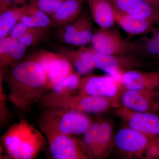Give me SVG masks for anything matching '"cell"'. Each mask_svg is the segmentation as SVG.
Returning <instances> with one entry per match:
<instances>
[{
    "label": "cell",
    "mask_w": 159,
    "mask_h": 159,
    "mask_svg": "<svg viewBox=\"0 0 159 159\" xmlns=\"http://www.w3.org/2000/svg\"><path fill=\"white\" fill-rule=\"evenodd\" d=\"M26 47L19 41L6 36L0 39V70L5 73L24 57Z\"/></svg>",
    "instance_id": "9a60e30c"
},
{
    "label": "cell",
    "mask_w": 159,
    "mask_h": 159,
    "mask_svg": "<svg viewBox=\"0 0 159 159\" xmlns=\"http://www.w3.org/2000/svg\"><path fill=\"white\" fill-rule=\"evenodd\" d=\"M94 58L96 68L112 77L122 75L127 71L141 68L146 65L144 57L139 54L107 55L94 50Z\"/></svg>",
    "instance_id": "52a82bcc"
},
{
    "label": "cell",
    "mask_w": 159,
    "mask_h": 159,
    "mask_svg": "<svg viewBox=\"0 0 159 159\" xmlns=\"http://www.w3.org/2000/svg\"><path fill=\"white\" fill-rule=\"evenodd\" d=\"M42 132L47 138L52 158L90 159L81 141L69 135L49 131Z\"/></svg>",
    "instance_id": "ba28073f"
},
{
    "label": "cell",
    "mask_w": 159,
    "mask_h": 159,
    "mask_svg": "<svg viewBox=\"0 0 159 159\" xmlns=\"http://www.w3.org/2000/svg\"><path fill=\"white\" fill-rule=\"evenodd\" d=\"M57 52L64 56L73 65L76 72L80 75L88 74L96 68L94 61V50L82 46L74 50L61 48L57 49Z\"/></svg>",
    "instance_id": "5bb4252c"
},
{
    "label": "cell",
    "mask_w": 159,
    "mask_h": 159,
    "mask_svg": "<svg viewBox=\"0 0 159 159\" xmlns=\"http://www.w3.org/2000/svg\"><path fill=\"white\" fill-rule=\"evenodd\" d=\"M91 16L101 29H110L116 22L114 6L110 0H86Z\"/></svg>",
    "instance_id": "e0dca14e"
},
{
    "label": "cell",
    "mask_w": 159,
    "mask_h": 159,
    "mask_svg": "<svg viewBox=\"0 0 159 159\" xmlns=\"http://www.w3.org/2000/svg\"><path fill=\"white\" fill-rule=\"evenodd\" d=\"M112 126L108 122H100L93 158H102L108 155L114 142Z\"/></svg>",
    "instance_id": "ffe728a7"
},
{
    "label": "cell",
    "mask_w": 159,
    "mask_h": 159,
    "mask_svg": "<svg viewBox=\"0 0 159 159\" xmlns=\"http://www.w3.org/2000/svg\"><path fill=\"white\" fill-rule=\"evenodd\" d=\"M8 157L14 159H33L46 148L42 133L25 119L13 124L2 137Z\"/></svg>",
    "instance_id": "7a4b0ae2"
},
{
    "label": "cell",
    "mask_w": 159,
    "mask_h": 159,
    "mask_svg": "<svg viewBox=\"0 0 159 159\" xmlns=\"http://www.w3.org/2000/svg\"><path fill=\"white\" fill-rule=\"evenodd\" d=\"M124 89L122 82L110 76L89 75L80 80L78 93L118 99Z\"/></svg>",
    "instance_id": "9c48e42d"
},
{
    "label": "cell",
    "mask_w": 159,
    "mask_h": 159,
    "mask_svg": "<svg viewBox=\"0 0 159 159\" xmlns=\"http://www.w3.org/2000/svg\"><path fill=\"white\" fill-rule=\"evenodd\" d=\"M26 59L35 61L43 69L47 78L48 90L74 72L72 63L58 52L41 49L33 52Z\"/></svg>",
    "instance_id": "8992f818"
},
{
    "label": "cell",
    "mask_w": 159,
    "mask_h": 159,
    "mask_svg": "<svg viewBox=\"0 0 159 159\" xmlns=\"http://www.w3.org/2000/svg\"><path fill=\"white\" fill-rule=\"evenodd\" d=\"M153 142L159 141L129 127L119 129L114 138L118 149L129 157H142L148 145Z\"/></svg>",
    "instance_id": "8fae6325"
},
{
    "label": "cell",
    "mask_w": 159,
    "mask_h": 159,
    "mask_svg": "<svg viewBox=\"0 0 159 159\" xmlns=\"http://www.w3.org/2000/svg\"><path fill=\"white\" fill-rule=\"evenodd\" d=\"M152 37L144 44L142 56L159 59V29L154 31Z\"/></svg>",
    "instance_id": "83f0119b"
},
{
    "label": "cell",
    "mask_w": 159,
    "mask_h": 159,
    "mask_svg": "<svg viewBox=\"0 0 159 159\" xmlns=\"http://www.w3.org/2000/svg\"><path fill=\"white\" fill-rule=\"evenodd\" d=\"M48 29L31 27L29 31L17 40L27 47L37 45L47 38Z\"/></svg>",
    "instance_id": "d4e9b609"
},
{
    "label": "cell",
    "mask_w": 159,
    "mask_h": 159,
    "mask_svg": "<svg viewBox=\"0 0 159 159\" xmlns=\"http://www.w3.org/2000/svg\"><path fill=\"white\" fill-rule=\"evenodd\" d=\"M80 76L81 75L77 72H74L61 81L54 84L48 91L44 97H63L74 94L75 91L78 89L81 80Z\"/></svg>",
    "instance_id": "603a6c76"
},
{
    "label": "cell",
    "mask_w": 159,
    "mask_h": 159,
    "mask_svg": "<svg viewBox=\"0 0 159 159\" xmlns=\"http://www.w3.org/2000/svg\"><path fill=\"white\" fill-rule=\"evenodd\" d=\"M85 15H80L73 22L60 28L56 35L58 40L64 43L72 45L82 25Z\"/></svg>",
    "instance_id": "cb8c5ba5"
},
{
    "label": "cell",
    "mask_w": 159,
    "mask_h": 159,
    "mask_svg": "<svg viewBox=\"0 0 159 159\" xmlns=\"http://www.w3.org/2000/svg\"><path fill=\"white\" fill-rule=\"evenodd\" d=\"M31 28L20 21L11 29L8 36L18 40L23 34L29 31Z\"/></svg>",
    "instance_id": "f546056e"
},
{
    "label": "cell",
    "mask_w": 159,
    "mask_h": 159,
    "mask_svg": "<svg viewBox=\"0 0 159 159\" xmlns=\"http://www.w3.org/2000/svg\"><path fill=\"white\" fill-rule=\"evenodd\" d=\"M99 125L100 122H93L83 134L81 142L90 158H93V154Z\"/></svg>",
    "instance_id": "4316f807"
},
{
    "label": "cell",
    "mask_w": 159,
    "mask_h": 159,
    "mask_svg": "<svg viewBox=\"0 0 159 159\" xmlns=\"http://www.w3.org/2000/svg\"><path fill=\"white\" fill-rule=\"evenodd\" d=\"M121 81L127 89L155 90L159 86V70L145 72L131 70L122 74Z\"/></svg>",
    "instance_id": "2e32d148"
},
{
    "label": "cell",
    "mask_w": 159,
    "mask_h": 159,
    "mask_svg": "<svg viewBox=\"0 0 159 159\" xmlns=\"http://www.w3.org/2000/svg\"><path fill=\"white\" fill-rule=\"evenodd\" d=\"M66 1V0H37L36 3L39 8L51 17Z\"/></svg>",
    "instance_id": "f1b7e54d"
},
{
    "label": "cell",
    "mask_w": 159,
    "mask_h": 159,
    "mask_svg": "<svg viewBox=\"0 0 159 159\" xmlns=\"http://www.w3.org/2000/svg\"><path fill=\"white\" fill-rule=\"evenodd\" d=\"M93 48L107 55L143 54L144 44L124 39L119 29L111 30L100 28L93 34L91 40Z\"/></svg>",
    "instance_id": "5b68a950"
},
{
    "label": "cell",
    "mask_w": 159,
    "mask_h": 159,
    "mask_svg": "<svg viewBox=\"0 0 159 159\" xmlns=\"http://www.w3.org/2000/svg\"><path fill=\"white\" fill-rule=\"evenodd\" d=\"M116 113L129 128L159 141V116L157 114L135 111L124 107L117 109Z\"/></svg>",
    "instance_id": "30bf717a"
},
{
    "label": "cell",
    "mask_w": 159,
    "mask_h": 159,
    "mask_svg": "<svg viewBox=\"0 0 159 159\" xmlns=\"http://www.w3.org/2000/svg\"><path fill=\"white\" fill-rule=\"evenodd\" d=\"M158 95L155 90L125 89L120 97L124 107L135 111L154 112Z\"/></svg>",
    "instance_id": "7c38bea8"
},
{
    "label": "cell",
    "mask_w": 159,
    "mask_h": 159,
    "mask_svg": "<svg viewBox=\"0 0 159 159\" xmlns=\"http://www.w3.org/2000/svg\"><path fill=\"white\" fill-rule=\"evenodd\" d=\"M159 9V0H142Z\"/></svg>",
    "instance_id": "d6a6232c"
},
{
    "label": "cell",
    "mask_w": 159,
    "mask_h": 159,
    "mask_svg": "<svg viewBox=\"0 0 159 159\" xmlns=\"http://www.w3.org/2000/svg\"><path fill=\"white\" fill-rule=\"evenodd\" d=\"M114 7L135 18L159 25V9L142 0H110Z\"/></svg>",
    "instance_id": "4fadbf2b"
},
{
    "label": "cell",
    "mask_w": 159,
    "mask_h": 159,
    "mask_svg": "<svg viewBox=\"0 0 159 159\" xmlns=\"http://www.w3.org/2000/svg\"><path fill=\"white\" fill-rule=\"evenodd\" d=\"M145 157L153 159L159 157V142H153L150 143L145 152Z\"/></svg>",
    "instance_id": "1f68e13d"
},
{
    "label": "cell",
    "mask_w": 159,
    "mask_h": 159,
    "mask_svg": "<svg viewBox=\"0 0 159 159\" xmlns=\"http://www.w3.org/2000/svg\"><path fill=\"white\" fill-rule=\"evenodd\" d=\"M36 1L30 3L29 9L23 16L20 21L29 27L48 30L53 27L52 20L45 12L39 8Z\"/></svg>",
    "instance_id": "7402d4cb"
},
{
    "label": "cell",
    "mask_w": 159,
    "mask_h": 159,
    "mask_svg": "<svg viewBox=\"0 0 159 159\" xmlns=\"http://www.w3.org/2000/svg\"><path fill=\"white\" fill-rule=\"evenodd\" d=\"M85 0H66L51 16L53 27L61 28L79 17Z\"/></svg>",
    "instance_id": "d6986e66"
},
{
    "label": "cell",
    "mask_w": 159,
    "mask_h": 159,
    "mask_svg": "<svg viewBox=\"0 0 159 159\" xmlns=\"http://www.w3.org/2000/svg\"></svg>",
    "instance_id": "d590c367"
},
{
    "label": "cell",
    "mask_w": 159,
    "mask_h": 159,
    "mask_svg": "<svg viewBox=\"0 0 159 159\" xmlns=\"http://www.w3.org/2000/svg\"><path fill=\"white\" fill-rule=\"evenodd\" d=\"M38 122L42 131H49L64 134L84 133L93 123L85 113L59 108H44Z\"/></svg>",
    "instance_id": "3957f363"
},
{
    "label": "cell",
    "mask_w": 159,
    "mask_h": 159,
    "mask_svg": "<svg viewBox=\"0 0 159 159\" xmlns=\"http://www.w3.org/2000/svg\"><path fill=\"white\" fill-rule=\"evenodd\" d=\"M114 11L116 22L129 35L146 34L156 30L154 24L149 21L132 17L114 6Z\"/></svg>",
    "instance_id": "ac0fdd59"
},
{
    "label": "cell",
    "mask_w": 159,
    "mask_h": 159,
    "mask_svg": "<svg viewBox=\"0 0 159 159\" xmlns=\"http://www.w3.org/2000/svg\"><path fill=\"white\" fill-rule=\"evenodd\" d=\"M156 108V111H159V93L158 95V97L157 100Z\"/></svg>",
    "instance_id": "836d02e7"
},
{
    "label": "cell",
    "mask_w": 159,
    "mask_h": 159,
    "mask_svg": "<svg viewBox=\"0 0 159 159\" xmlns=\"http://www.w3.org/2000/svg\"><path fill=\"white\" fill-rule=\"evenodd\" d=\"M37 0H0V10L7 8L19 7Z\"/></svg>",
    "instance_id": "4dcf8cb0"
},
{
    "label": "cell",
    "mask_w": 159,
    "mask_h": 159,
    "mask_svg": "<svg viewBox=\"0 0 159 159\" xmlns=\"http://www.w3.org/2000/svg\"><path fill=\"white\" fill-rule=\"evenodd\" d=\"M4 77L9 88V100L24 111L40 102L48 91L45 74L33 61H20L6 70Z\"/></svg>",
    "instance_id": "6da1fadb"
},
{
    "label": "cell",
    "mask_w": 159,
    "mask_h": 159,
    "mask_svg": "<svg viewBox=\"0 0 159 159\" xmlns=\"http://www.w3.org/2000/svg\"><path fill=\"white\" fill-rule=\"evenodd\" d=\"M158 61H159V60H158Z\"/></svg>",
    "instance_id": "e575fe53"
},
{
    "label": "cell",
    "mask_w": 159,
    "mask_h": 159,
    "mask_svg": "<svg viewBox=\"0 0 159 159\" xmlns=\"http://www.w3.org/2000/svg\"><path fill=\"white\" fill-rule=\"evenodd\" d=\"M118 100L77 93L63 97L45 96L40 104L44 108H59L84 113H98L118 107Z\"/></svg>",
    "instance_id": "277c9868"
},
{
    "label": "cell",
    "mask_w": 159,
    "mask_h": 159,
    "mask_svg": "<svg viewBox=\"0 0 159 159\" xmlns=\"http://www.w3.org/2000/svg\"><path fill=\"white\" fill-rule=\"evenodd\" d=\"M30 4L0 10V39L9 35L11 29L29 9Z\"/></svg>",
    "instance_id": "44dd1931"
},
{
    "label": "cell",
    "mask_w": 159,
    "mask_h": 159,
    "mask_svg": "<svg viewBox=\"0 0 159 159\" xmlns=\"http://www.w3.org/2000/svg\"><path fill=\"white\" fill-rule=\"evenodd\" d=\"M93 23L90 16L85 14L84 20L72 45L82 47L91 42L93 38Z\"/></svg>",
    "instance_id": "484cf974"
}]
</instances>
